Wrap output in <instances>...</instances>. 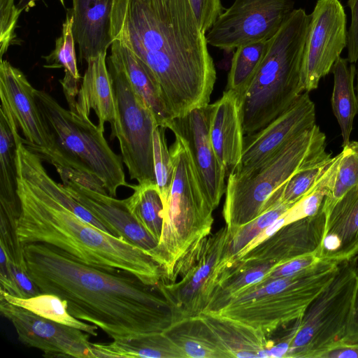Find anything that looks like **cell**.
<instances>
[{"label":"cell","instance_id":"6da1fadb","mask_svg":"<svg viewBox=\"0 0 358 358\" xmlns=\"http://www.w3.org/2000/svg\"><path fill=\"white\" fill-rule=\"evenodd\" d=\"M111 36L152 71L172 119L209 104L216 70L189 0H113Z\"/></svg>","mask_w":358,"mask_h":358},{"label":"cell","instance_id":"7a4b0ae2","mask_svg":"<svg viewBox=\"0 0 358 358\" xmlns=\"http://www.w3.org/2000/svg\"><path fill=\"white\" fill-rule=\"evenodd\" d=\"M28 275L41 293L64 300L76 318L100 328L113 340L164 332L171 307L157 287L134 275L85 264L50 245H24Z\"/></svg>","mask_w":358,"mask_h":358},{"label":"cell","instance_id":"3957f363","mask_svg":"<svg viewBox=\"0 0 358 358\" xmlns=\"http://www.w3.org/2000/svg\"><path fill=\"white\" fill-rule=\"evenodd\" d=\"M20 212L16 234L22 244L56 247L89 266L127 271L157 287L162 266L141 248L87 222L50 193L17 173Z\"/></svg>","mask_w":358,"mask_h":358},{"label":"cell","instance_id":"277c9868","mask_svg":"<svg viewBox=\"0 0 358 358\" xmlns=\"http://www.w3.org/2000/svg\"><path fill=\"white\" fill-rule=\"evenodd\" d=\"M34 94L52 141L48 149L35 152L73 178L101 183L111 196L120 186L130 187L121 157L97 125L64 108L47 92L35 89Z\"/></svg>","mask_w":358,"mask_h":358},{"label":"cell","instance_id":"5b68a950","mask_svg":"<svg viewBox=\"0 0 358 358\" xmlns=\"http://www.w3.org/2000/svg\"><path fill=\"white\" fill-rule=\"evenodd\" d=\"M310 15L294 9L270 38L267 52L241 101L245 136L285 111L303 92L301 70Z\"/></svg>","mask_w":358,"mask_h":358},{"label":"cell","instance_id":"8992f818","mask_svg":"<svg viewBox=\"0 0 358 358\" xmlns=\"http://www.w3.org/2000/svg\"><path fill=\"white\" fill-rule=\"evenodd\" d=\"M331 157L325 134L315 124L256 168L230 172L222 210L230 237L264 213L270 197L294 173Z\"/></svg>","mask_w":358,"mask_h":358},{"label":"cell","instance_id":"52a82bcc","mask_svg":"<svg viewBox=\"0 0 358 358\" xmlns=\"http://www.w3.org/2000/svg\"><path fill=\"white\" fill-rule=\"evenodd\" d=\"M173 134L169 150L174 175L159 242L164 282L171 281L180 262L210 234L214 222V210L202 188L188 144L179 134Z\"/></svg>","mask_w":358,"mask_h":358},{"label":"cell","instance_id":"ba28073f","mask_svg":"<svg viewBox=\"0 0 358 358\" xmlns=\"http://www.w3.org/2000/svg\"><path fill=\"white\" fill-rule=\"evenodd\" d=\"M338 265L334 262L320 261L292 275L262 280L243 290L213 313L245 324L268 336L303 316L332 280Z\"/></svg>","mask_w":358,"mask_h":358},{"label":"cell","instance_id":"9c48e42d","mask_svg":"<svg viewBox=\"0 0 358 358\" xmlns=\"http://www.w3.org/2000/svg\"><path fill=\"white\" fill-rule=\"evenodd\" d=\"M357 268V255L339 263L332 280L287 335L289 343L285 357L317 358L343 338L353 308Z\"/></svg>","mask_w":358,"mask_h":358},{"label":"cell","instance_id":"30bf717a","mask_svg":"<svg viewBox=\"0 0 358 358\" xmlns=\"http://www.w3.org/2000/svg\"><path fill=\"white\" fill-rule=\"evenodd\" d=\"M114 94L115 120L111 138L119 141L122 162L130 178L138 184L156 183L153 162V134L158 125L143 99L133 88L117 57L107 60Z\"/></svg>","mask_w":358,"mask_h":358},{"label":"cell","instance_id":"8fae6325","mask_svg":"<svg viewBox=\"0 0 358 358\" xmlns=\"http://www.w3.org/2000/svg\"><path fill=\"white\" fill-rule=\"evenodd\" d=\"M230 236L226 226L202 240L158 289L171 307L173 322L196 317L206 310L227 264Z\"/></svg>","mask_w":358,"mask_h":358},{"label":"cell","instance_id":"7c38bea8","mask_svg":"<svg viewBox=\"0 0 358 358\" xmlns=\"http://www.w3.org/2000/svg\"><path fill=\"white\" fill-rule=\"evenodd\" d=\"M346 15L339 0H317L310 14L303 48L301 85L309 92L318 86L347 47Z\"/></svg>","mask_w":358,"mask_h":358},{"label":"cell","instance_id":"4fadbf2b","mask_svg":"<svg viewBox=\"0 0 358 358\" xmlns=\"http://www.w3.org/2000/svg\"><path fill=\"white\" fill-rule=\"evenodd\" d=\"M293 10L292 0H264L236 8L229 7L206 32L207 43L231 51L249 43L269 39Z\"/></svg>","mask_w":358,"mask_h":358},{"label":"cell","instance_id":"5bb4252c","mask_svg":"<svg viewBox=\"0 0 358 358\" xmlns=\"http://www.w3.org/2000/svg\"><path fill=\"white\" fill-rule=\"evenodd\" d=\"M0 311L14 327L19 341L41 350L45 357L95 358L90 335L82 330L42 317L1 299Z\"/></svg>","mask_w":358,"mask_h":358},{"label":"cell","instance_id":"9a60e30c","mask_svg":"<svg viewBox=\"0 0 358 358\" xmlns=\"http://www.w3.org/2000/svg\"><path fill=\"white\" fill-rule=\"evenodd\" d=\"M211 104L194 108L176 117L168 129L187 141L203 192L213 210L225 193L227 169L218 159L210 137Z\"/></svg>","mask_w":358,"mask_h":358},{"label":"cell","instance_id":"2e32d148","mask_svg":"<svg viewBox=\"0 0 358 358\" xmlns=\"http://www.w3.org/2000/svg\"><path fill=\"white\" fill-rule=\"evenodd\" d=\"M34 92L35 88L20 69L1 59L0 113L15 122L25 137L22 143L36 152L48 149L52 141Z\"/></svg>","mask_w":358,"mask_h":358},{"label":"cell","instance_id":"e0dca14e","mask_svg":"<svg viewBox=\"0 0 358 358\" xmlns=\"http://www.w3.org/2000/svg\"><path fill=\"white\" fill-rule=\"evenodd\" d=\"M315 124V103L308 92H304L264 127L245 136L241 162L233 171H247L256 168Z\"/></svg>","mask_w":358,"mask_h":358},{"label":"cell","instance_id":"ac0fdd59","mask_svg":"<svg viewBox=\"0 0 358 358\" xmlns=\"http://www.w3.org/2000/svg\"><path fill=\"white\" fill-rule=\"evenodd\" d=\"M67 192L111 231L115 236L141 248L162 266L159 241L134 217L125 199L87 187L64 174H59Z\"/></svg>","mask_w":358,"mask_h":358},{"label":"cell","instance_id":"d6986e66","mask_svg":"<svg viewBox=\"0 0 358 358\" xmlns=\"http://www.w3.org/2000/svg\"><path fill=\"white\" fill-rule=\"evenodd\" d=\"M325 222L322 205L316 214L285 224L238 259L260 260L276 267L316 252L322 240Z\"/></svg>","mask_w":358,"mask_h":358},{"label":"cell","instance_id":"ffe728a7","mask_svg":"<svg viewBox=\"0 0 358 358\" xmlns=\"http://www.w3.org/2000/svg\"><path fill=\"white\" fill-rule=\"evenodd\" d=\"M322 242L316 252L320 261L340 263L358 255V185L325 214Z\"/></svg>","mask_w":358,"mask_h":358},{"label":"cell","instance_id":"44dd1931","mask_svg":"<svg viewBox=\"0 0 358 358\" xmlns=\"http://www.w3.org/2000/svg\"><path fill=\"white\" fill-rule=\"evenodd\" d=\"M210 137L215 154L231 172L241 164L244 145L241 103L237 95L225 90L222 97L211 103Z\"/></svg>","mask_w":358,"mask_h":358},{"label":"cell","instance_id":"7402d4cb","mask_svg":"<svg viewBox=\"0 0 358 358\" xmlns=\"http://www.w3.org/2000/svg\"><path fill=\"white\" fill-rule=\"evenodd\" d=\"M113 4V0H73L72 31L80 59L87 62L111 46Z\"/></svg>","mask_w":358,"mask_h":358},{"label":"cell","instance_id":"603a6c76","mask_svg":"<svg viewBox=\"0 0 358 358\" xmlns=\"http://www.w3.org/2000/svg\"><path fill=\"white\" fill-rule=\"evenodd\" d=\"M106 54L102 53L87 62L76 99V113L90 119L93 110L98 118V127L104 131V124L113 127L115 120L114 94L111 78L106 66Z\"/></svg>","mask_w":358,"mask_h":358},{"label":"cell","instance_id":"cb8c5ba5","mask_svg":"<svg viewBox=\"0 0 358 358\" xmlns=\"http://www.w3.org/2000/svg\"><path fill=\"white\" fill-rule=\"evenodd\" d=\"M199 316L227 357H265L271 342L263 332L216 313L203 312Z\"/></svg>","mask_w":358,"mask_h":358},{"label":"cell","instance_id":"d4e9b609","mask_svg":"<svg viewBox=\"0 0 358 358\" xmlns=\"http://www.w3.org/2000/svg\"><path fill=\"white\" fill-rule=\"evenodd\" d=\"M110 52L120 61L133 88L150 110L157 124L168 129L173 119L167 112L159 86L152 71L118 41H113Z\"/></svg>","mask_w":358,"mask_h":358},{"label":"cell","instance_id":"484cf974","mask_svg":"<svg viewBox=\"0 0 358 358\" xmlns=\"http://www.w3.org/2000/svg\"><path fill=\"white\" fill-rule=\"evenodd\" d=\"M95 358H185L180 349L164 332L113 340L110 343H93Z\"/></svg>","mask_w":358,"mask_h":358},{"label":"cell","instance_id":"4316f807","mask_svg":"<svg viewBox=\"0 0 358 358\" xmlns=\"http://www.w3.org/2000/svg\"><path fill=\"white\" fill-rule=\"evenodd\" d=\"M185 358H227L213 331L199 315L172 323L164 331Z\"/></svg>","mask_w":358,"mask_h":358},{"label":"cell","instance_id":"83f0119b","mask_svg":"<svg viewBox=\"0 0 358 358\" xmlns=\"http://www.w3.org/2000/svg\"><path fill=\"white\" fill-rule=\"evenodd\" d=\"M334 75V88L331 106L340 126L343 138V147L348 145L355 117L358 113V98L354 89L356 73L355 63L340 57L331 68Z\"/></svg>","mask_w":358,"mask_h":358},{"label":"cell","instance_id":"f1b7e54d","mask_svg":"<svg viewBox=\"0 0 358 358\" xmlns=\"http://www.w3.org/2000/svg\"><path fill=\"white\" fill-rule=\"evenodd\" d=\"M72 25L73 16L71 12H68L62 24V35L55 41V49L48 55L42 57L46 62L44 67L64 69V76L59 82L69 110L76 113V98L81 77L77 67L76 42L73 35Z\"/></svg>","mask_w":358,"mask_h":358},{"label":"cell","instance_id":"f546056e","mask_svg":"<svg viewBox=\"0 0 358 358\" xmlns=\"http://www.w3.org/2000/svg\"><path fill=\"white\" fill-rule=\"evenodd\" d=\"M16 143L10 128L0 114V211L19 215Z\"/></svg>","mask_w":358,"mask_h":358},{"label":"cell","instance_id":"4dcf8cb0","mask_svg":"<svg viewBox=\"0 0 358 358\" xmlns=\"http://www.w3.org/2000/svg\"><path fill=\"white\" fill-rule=\"evenodd\" d=\"M0 299L42 317L82 330L90 336H96L98 334L96 326L88 324L73 317L69 312L66 301L57 295L41 293L35 296L23 298L0 289Z\"/></svg>","mask_w":358,"mask_h":358},{"label":"cell","instance_id":"1f68e13d","mask_svg":"<svg viewBox=\"0 0 358 358\" xmlns=\"http://www.w3.org/2000/svg\"><path fill=\"white\" fill-rule=\"evenodd\" d=\"M269 41L270 38L249 43L238 47L234 52L226 90L234 92L241 103L264 58Z\"/></svg>","mask_w":358,"mask_h":358},{"label":"cell","instance_id":"d6a6232c","mask_svg":"<svg viewBox=\"0 0 358 358\" xmlns=\"http://www.w3.org/2000/svg\"><path fill=\"white\" fill-rule=\"evenodd\" d=\"M133 194L125 199L136 220L159 242L164 222V203L156 183L130 185Z\"/></svg>","mask_w":358,"mask_h":358},{"label":"cell","instance_id":"836d02e7","mask_svg":"<svg viewBox=\"0 0 358 358\" xmlns=\"http://www.w3.org/2000/svg\"><path fill=\"white\" fill-rule=\"evenodd\" d=\"M334 159V157H331L294 173L272 194L266 204L265 211L279 203L294 206L312 192Z\"/></svg>","mask_w":358,"mask_h":358},{"label":"cell","instance_id":"e575fe53","mask_svg":"<svg viewBox=\"0 0 358 358\" xmlns=\"http://www.w3.org/2000/svg\"><path fill=\"white\" fill-rule=\"evenodd\" d=\"M292 206L279 203L255 220L241 227L235 234L230 237L227 251L226 266L238 257L257 236L284 215Z\"/></svg>","mask_w":358,"mask_h":358},{"label":"cell","instance_id":"d590c367","mask_svg":"<svg viewBox=\"0 0 358 358\" xmlns=\"http://www.w3.org/2000/svg\"><path fill=\"white\" fill-rule=\"evenodd\" d=\"M358 185V151L349 145L343 147L329 193L322 209L326 214L350 189Z\"/></svg>","mask_w":358,"mask_h":358},{"label":"cell","instance_id":"8d00e7d4","mask_svg":"<svg viewBox=\"0 0 358 358\" xmlns=\"http://www.w3.org/2000/svg\"><path fill=\"white\" fill-rule=\"evenodd\" d=\"M166 129L157 125L153 134V162L155 182L164 207L169 198L174 175V165L169 148L167 146Z\"/></svg>","mask_w":358,"mask_h":358},{"label":"cell","instance_id":"74e56055","mask_svg":"<svg viewBox=\"0 0 358 358\" xmlns=\"http://www.w3.org/2000/svg\"><path fill=\"white\" fill-rule=\"evenodd\" d=\"M20 13L14 0H0L1 59L15 37V29Z\"/></svg>","mask_w":358,"mask_h":358},{"label":"cell","instance_id":"f35d334b","mask_svg":"<svg viewBox=\"0 0 358 358\" xmlns=\"http://www.w3.org/2000/svg\"><path fill=\"white\" fill-rule=\"evenodd\" d=\"M199 26L205 34L223 13L220 0H189Z\"/></svg>","mask_w":358,"mask_h":358},{"label":"cell","instance_id":"ab89813d","mask_svg":"<svg viewBox=\"0 0 358 358\" xmlns=\"http://www.w3.org/2000/svg\"><path fill=\"white\" fill-rule=\"evenodd\" d=\"M320 261L316 252L296 257L275 267L262 280L292 275L311 267Z\"/></svg>","mask_w":358,"mask_h":358},{"label":"cell","instance_id":"60d3db41","mask_svg":"<svg viewBox=\"0 0 358 358\" xmlns=\"http://www.w3.org/2000/svg\"><path fill=\"white\" fill-rule=\"evenodd\" d=\"M348 6L351 10V24L347 36V59L355 63L358 60V0H348Z\"/></svg>","mask_w":358,"mask_h":358},{"label":"cell","instance_id":"b9f144b4","mask_svg":"<svg viewBox=\"0 0 358 358\" xmlns=\"http://www.w3.org/2000/svg\"><path fill=\"white\" fill-rule=\"evenodd\" d=\"M9 268L20 293V297L28 298L41 293L28 275L27 269L13 264L12 262L10 263Z\"/></svg>","mask_w":358,"mask_h":358},{"label":"cell","instance_id":"7bdbcfd3","mask_svg":"<svg viewBox=\"0 0 358 358\" xmlns=\"http://www.w3.org/2000/svg\"><path fill=\"white\" fill-rule=\"evenodd\" d=\"M317 358H358V343L336 341L321 352Z\"/></svg>","mask_w":358,"mask_h":358},{"label":"cell","instance_id":"ee69618b","mask_svg":"<svg viewBox=\"0 0 358 358\" xmlns=\"http://www.w3.org/2000/svg\"><path fill=\"white\" fill-rule=\"evenodd\" d=\"M340 341L350 344L358 343V268L353 308L346 331Z\"/></svg>","mask_w":358,"mask_h":358},{"label":"cell","instance_id":"f6af8a7d","mask_svg":"<svg viewBox=\"0 0 358 358\" xmlns=\"http://www.w3.org/2000/svg\"><path fill=\"white\" fill-rule=\"evenodd\" d=\"M38 0H18L17 7L20 13L28 11L30 8L35 6Z\"/></svg>","mask_w":358,"mask_h":358},{"label":"cell","instance_id":"bcb514c9","mask_svg":"<svg viewBox=\"0 0 358 358\" xmlns=\"http://www.w3.org/2000/svg\"><path fill=\"white\" fill-rule=\"evenodd\" d=\"M261 1L264 0H235L233 4L230 6V8H236Z\"/></svg>","mask_w":358,"mask_h":358},{"label":"cell","instance_id":"7dc6e473","mask_svg":"<svg viewBox=\"0 0 358 358\" xmlns=\"http://www.w3.org/2000/svg\"><path fill=\"white\" fill-rule=\"evenodd\" d=\"M348 145L353 149L358 151V141H350Z\"/></svg>","mask_w":358,"mask_h":358},{"label":"cell","instance_id":"c3c4849f","mask_svg":"<svg viewBox=\"0 0 358 358\" xmlns=\"http://www.w3.org/2000/svg\"><path fill=\"white\" fill-rule=\"evenodd\" d=\"M357 98H358V71H357Z\"/></svg>","mask_w":358,"mask_h":358}]
</instances>
